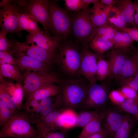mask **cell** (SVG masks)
Returning <instances> with one entry per match:
<instances>
[{
	"instance_id": "obj_1",
	"label": "cell",
	"mask_w": 138,
	"mask_h": 138,
	"mask_svg": "<svg viewBox=\"0 0 138 138\" xmlns=\"http://www.w3.org/2000/svg\"><path fill=\"white\" fill-rule=\"evenodd\" d=\"M82 55V47L78 42L68 37L62 39L55 53L54 63L62 80L81 77L79 72Z\"/></svg>"
},
{
	"instance_id": "obj_2",
	"label": "cell",
	"mask_w": 138,
	"mask_h": 138,
	"mask_svg": "<svg viewBox=\"0 0 138 138\" xmlns=\"http://www.w3.org/2000/svg\"><path fill=\"white\" fill-rule=\"evenodd\" d=\"M89 83L82 77L76 80H62L58 84V95L62 108L74 110L81 109L86 98Z\"/></svg>"
},
{
	"instance_id": "obj_3",
	"label": "cell",
	"mask_w": 138,
	"mask_h": 138,
	"mask_svg": "<svg viewBox=\"0 0 138 138\" xmlns=\"http://www.w3.org/2000/svg\"><path fill=\"white\" fill-rule=\"evenodd\" d=\"M89 9L76 12L67 10L72 20L71 29L68 37L82 47L89 46L95 36L97 28L91 20Z\"/></svg>"
},
{
	"instance_id": "obj_4",
	"label": "cell",
	"mask_w": 138,
	"mask_h": 138,
	"mask_svg": "<svg viewBox=\"0 0 138 138\" xmlns=\"http://www.w3.org/2000/svg\"><path fill=\"white\" fill-rule=\"evenodd\" d=\"M29 116L17 110L10 120L0 130V138H38L36 129Z\"/></svg>"
},
{
	"instance_id": "obj_5",
	"label": "cell",
	"mask_w": 138,
	"mask_h": 138,
	"mask_svg": "<svg viewBox=\"0 0 138 138\" xmlns=\"http://www.w3.org/2000/svg\"><path fill=\"white\" fill-rule=\"evenodd\" d=\"M57 0H49L48 33L62 39L67 37L71 28L72 20L68 12L59 6Z\"/></svg>"
},
{
	"instance_id": "obj_6",
	"label": "cell",
	"mask_w": 138,
	"mask_h": 138,
	"mask_svg": "<svg viewBox=\"0 0 138 138\" xmlns=\"http://www.w3.org/2000/svg\"><path fill=\"white\" fill-rule=\"evenodd\" d=\"M23 75V85L22 88L24 96L26 98L40 88L52 84H58L62 80L59 75L54 72H26Z\"/></svg>"
},
{
	"instance_id": "obj_7",
	"label": "cell",
	"mask_w": 138,
	"mask_h": 138,
	"mask_svg": "<svg viewBox=\"0 0 138 138\" xmlns=\"http://www.w3.org/2000/svg\"><path fill=\"white\" fill-rule=\"evenodd\" d=\"M1 30L16 34L19 37L22 34L18 24V6L16 1L3 0L0 2Z\"/></svg>"
},
{
	"instance_id": "obj_8",
	"label": "cell",
	"mask_w": 138,
	"mask_h": 138,
	"mask_svg": "<svg viewBox=\"0 0 138 138\" xmlns=\"http://www.w3.org/2000/svg\"><path fill=\"white\" fill-rule=\"evenodd\" d=\"M11 50L12 54L22 53L38 60L53 68L55 55L34 44H29L26 42L15 40Z\"/></svg>"
},
{
	"instance_id": "obj_9",
	"label": "cell",
	"mask_w": 138,
	"mask_h": 138,
	"mask_svg": "<svg viewBox=\"0 0 138 138\" xmlns=\"http://www.w3.org/2000/svg\"><path fill=\"white\" fill-rule=\"evenodd\" d=\"M108 95L107 89L103 85L96 83L92 85L89 84L86 98L80 109L100 110L103 109L107 101Z\"/></svg>"
},
{
	"instance_id": "obj_10",
	"label": "cell",
	"mask_w": 138,
	"mask_h": 138,
	"mask_svg": "<svg viewBox=\"0 0 138 138\" xmlns=\"http://www.w3.org/2000/svg\"><path fill=\"white\" fill-rule=\"evenodd\" d=\"M98 55L90 49L89 46L82 47L79 75L80 77L86 78L91 85L96 84L97 81L96 74Z\"/></svg>"
},
{
	"instance_id": "obj_11",
	"label": "cell",
	"mask_w": 138,
	"mask_h": 138,
	"mask_svg": "<svg viewBox=\"0 0 138 138\" xmlns=\"http://www.w3.org/2000/svg\"><path fill=\"white\" fill-rule=\"evenodd\" d=\"M48 0H21L27 12L43 26L44 31L49 33L48 26L49 19Z\"/></svg>"
},
{
	"instance_id": "obj_12",
	"label": "cell",
	"mask_w": 138,
	"mask_h": 138,
	"mask_svg": "<svg viewBox=\"0 0 138 138\" xmlns=\"http://www.w3.org/2000/svg\"><path fill=\"white\" fill-rule=\"evenodd\" d=\"M14 55V64L20 71L43 73L53 72V68L40 61L22 53L12 54Z\"/></svg>"
},
{
	"instance_id": "obj_13",
	"label": "cell",
	"mask_w": 138,
	"mask_h": 138,
	"mask_svg": "<svg viewBox=\"0 0 138 138\" xmlns=\"http://www.w3.org/2000/svg\"><path fill=\"white\" fill-rule=\"evenodd\" d=\"M26 39L25 42L27 44H35L54 55L62 40L41 30L34 33H29Z\"/></svg>"
},
{
	"instance_id": "obj_14",
	"label": "cell",
	"mask_w": 138,
	"mask_h": 138,
	"mask_svg": "<svg viewBox=\"0 0 138 138\" xmlns=\"http://www.w3.org/2000/svg\"><path fill=\"white\" fill-rule=\"evenodd\" d=\"M125 114L115 109L106 110L102 122L101 127L106 132L108 136L113 138L122 123Z\"/></svg>"
},
{
	"instance_id": "obj_15",
	"label": "cell",
	"mask_w": 138,
	"mask_h": 138,
	"mask_svg": "<svg viewBox=\"0 0 138 138\" xmlns=\"http://www.w3.org/2000/svg\"><path fill=\"white\" fill-rule=\"evenodd\" d=\"M18 19L20 31L24 30L29 34L34 33L41 30L37 21L29 14L22 4L20 0L17 1Z\"/></svg>"
},
{
	"instance_id": "obj_16",
	"label": "cell",
	"mask_w": 138,
	"mask_h": 138,
	"mask_svg": "<svg viewBox=\"0 0 138 138\" xmlns=\"http://www.w3.org/2000/svg\"><path fill=\"white\" fill-rule=\"evenodd\" d=\"M127 55L128 53L119 49H113L107 53L106 56L110 70L109 77L118 79Z\"/></svg>"
},
{
	"instance_id": "obj_17",
	"label": "cell",
	"mask_w": 138,
	"mask_h": 138,
	"mask_svg": "<svg viewBox=\"0 0 138 138\" xmlns=\"http://www.w3.org/2000/svg\"><path fill=\"white\" fill-rule=\"evenodd\" d=\"M93 4L89 10L94 24L97 27L109 22L108 18L112 7L105 5L99 1Z\"/></svg>"
},
{
	"instance_id": "obj_18",
	"label": "cell",
	"mask_w": 138,
	"mask_h": 138,
	"mask_svg": "<svg viewBox=\"0 0 138 138\" xmlns=\"http://www.w3.org/2000/svg\"><path fill=\"white\" fill-rule=\"evenodd\" d=\"M114 6L118 10L125 21L126 26L137 27L134 18L135 7L134 2L130 0H115Z\"/></svg>"
},
{
	"instance_id": "obj_19",
	"label": "cell",
	"mask_w": 138,
	"mask_h": 138,
	"mask_svg": "<svg viewBox=\"0 0 138 138\" xmlns=\"http://www.w3.org/2000/svg\"><path fill=\"white\" fill-rule=\"evenodd\" d=\"M77 115L75 110L65 109L55 120L53 125L54 131L59 130L65 132L74 128Z\"/></svg>"
},
{
	"instance_id": "obj_20",
	"label": "cell",
	"mask_w": 138,
	"mask_h": 138,
	"mask_svg": "<svg viewBox=\"0 0 138 138\" xmlns=\"http://www.w3.org/2000/svg\"><path fill=\"white\" fill-rule=\"evenodd\" d=\"M60 92L59 85L52 84L42 87L28 96L26 101L35 100L38 101L47 97L57 96Z\"/></svg>"
},
{
	"instance_id": "obj_21",
	"label": "cell",
	"mask_w": 138,
	"mask_h": 138,
	"mask_svg": "<svg viewBox=\"0 0 138 138\" xmlns=\"http://www.w3.org/2000/svg\"><path fill=\"white\" fill-rule=\"evenodd\" d=\"M106 110H101L98 115L84 127L78 138H87L99 131L102 128L101 123Z\"/></svg>"
},
{
	"instance_id": "obj_22",
	"label": "cell",
	"mask_w": 138,
	"mask_h": 138,
	"mask_svg": "<svg viewBox=\"0 0 138 138\" xmlns=\"http://www.w3.org/2000/svg\"><path fill=\"white\" fill-rule=\"evenodd\" d=\"M138 74V61L133 56L127 55L117 79L119 83Z\"/></svg>"
},
{
	"instance_id": "obj_23",
	"label": "cell",
	"mask_w": 138,
	"mask_h": 138,
	"mask_svg": "<svg viewBox=\"0 0 138 138\" xmlns=\"http://www.w3.org/2000/svg\"><path fill=\"white\" fill-rule=\"evenodd\" d=\"M89 46L90 49L95 53L103 55L109 50L114 49L115 44L104 39L100 36L95 35L89 43Z\"/></svg>"
},
{
	"instance_id": "obj_24",
	"label": "cell",
	"mask_w": 138,
	"mask_h": 138,
	"mask_svg": "<svg viewBox=\"0 0 138 138\" xmlns=\"http://www.w3.org/2000/svg\"><path fill=\"white\" fill-rule=\"evenodd\" d=\"M0 73L3 76L14 80L16 83L21 85L23 82V74H22L19 70L14 65L1 64Z\"/></svg>"
},
{
	"instance_id": "obj_25",
	"label": "cell",
	"mask_w": 138,
	"mask_h": 138,
	"mask_svg": "<svg viewBox=\"0 0 138 138\" xmlns=\"http://www.w3.org/2000/svg\"><path fill=\"white\" fill-rule=\"evenodd\" d=\"M134 123L132 117L129 114H125L122 123L113 138H129Z\"/></svg>"
},
{
	"instance_id": "obj_26",
	"label": "cell",
	"mask_w": 138,
	"mask_h": 138,
	"mask_svg": "<svg viewBox=\"0 0 138 138\" xmlns=\"http://www.w3.org/2000/svg\"><path fill=\"white\" fill-rule=\"evenodd\" d=\"M110 73V68L108 61L103 59V55L98 54L96 74V81L103 82L109 76Z\"/></svg>"
},
{
	"instance_id": "obj_27",
	"label": "cell",
	"mask_w": 138,
	"mask_h": 138,
	"mask_svg": "<svg viewBox=\"0 0 138 138\" xmlns=\"http://www.w3.org/2000/svg\"><path fill=\"white\" fill-rule=\"evenodd\" d=\"M100 110H82L77 114L76 120L74 128H83L94 119L98 115Z\"/></svg>"
},
{
	"instance_id": "obj_28",
	"label": "cell",
	"mask_w": 138,
	"mask_h": 138,
	"mask_svg": "<svg viewBox=\"0 0 138 138\" xmlns=\"http://www.w3.org/2000/svg\"><path fill=\"white\" fill-rule=\"evenodd\" d=\"M0 100L8 107L13 115L18 110L16 99L8 93L3 83L0 84Z\"/></svg>"
},
{
	"instance_id": "obj_29",
	"label": "cell",
	"mask_w": 138,
	"mask_h": 138,
	"mask_svg": "<svg viewBox=\"0 0 138 138\" xmlns=\"http://www.w3.org/2000/svg\"><path fill=\"white\" fill-rule=\"evenodd\" d=\"M65 109L60 108L51 112L44 117L39 118L37 120L46 130L49 131H55L53 129L55 121Z\"/></svg>"
},
{
	"instance_id": "obj_30",
	"label": "cell",
	"mask_w": 138,
	"mask_h": 138,
	"mask_svg": "<svg viewBox=\"0 0 138 138\" xmlns=\"http://www.w3.org/2000/svg\"><path fill=\"white\" fill-rule=\"evenodd\" d=\"M117 106L120 111L138 117V97L126 99L120 105Z\"/></svg>"
},
{
	"instance_id": "obj_31",
	"label": "cell",
	"mask_w": 138,
	"mask_h": 138,
	"mask_svg": "<svg viewBox=\"0 0 138 138\" xmlns=\"http://www.w3.org/2000/svg\"><path fill=\"white\" fill-rule=\"evenodd\" d=\"M36 125L38 138H67L66 132L60 131H49L45 130L41 124L37 122Z\"/></svg>"
},
{
	"instance_id": "obj_32",
	"label": "cell",
	"mask_w": 138,
	"mask_h": 138,
	"mask_svg": "<svg viewBox=\"0 0 138 138\" xmlns=\"http://www.w3.org/2000/svg\"><path fill=\"white\" fill-rule=\"evenodd\" d=\"M95 35L100 36L104 39L110 41L115 44L114 28L109 22L104 25L97 27Z\"/></svg>"
},
{
	"instance_id": "obj_33",
	"label": "cell",
	"mask_w": 138,
	"mask_h": 138,
	"mask_svg": "<svg viewBox=\"0 0 138 138\" xmlns=\"http://www.w3.org/2000/svg\"><path fill=\"white\" fill-rule=\"evenodd\" d=\"M66 9L70 12H76L88 8L84 0H64Z\"/></svg>"
},
{
	"instance_id": "obj_34",
	"label": "cell",
	"mask_w": 138,
	"mask_h": 138,
	"mask_svg": "<svg viewBox=\"0 0 138 138\" xmlns=\"http://www.w3.org/2000/svg\"><path fill=\"white\" fill-rule=\"evenodd\" d=\"M13 114L8 107L0 100V126L5 125L11 119Z\"/></svg>"
},
{
	"instance_id": "obj_35",
	"label": "cell",
	"mask_w": 138,
	"mask_h": 138,
	"mask_svg": "<svg viewBox=\"0 0 138 138\" xmlns=\"http://www.w3.org/2000/svg\"><path fill=\"white\" fill-rule=\"evenodd\" d=\"M111 11L114 13L115 15L112 17H108V19L109 23L118 27H126L125 22L117 8L115 7H113Z\"/></svg>"
},
{
	"instance_id": "obj_36",
	"label": "cell",
	"mask_w": 138,
	"mask_h": 138,
	"mask_svg": "<svg viewBox=\"0 0 138 138\" xmlns=\"http://www.w3.org/2000/svg\"><path fill=\"white\" fill-rule=\"evenodd\" d=\"M61 104L58 95L57 96L56 102L50 106L43 107L39 115V118L47 116L51 112L61 108Z\"/></svg>"
},
{
	"instance_id": "obj_37",
	"label": "cell",
	"mask_w": 138,
	"mask_h": 138,
	"mask_svg": "<svg viewBox=\"0 0 138 138\" xmlns=\"http://www.w3.org/2000/svg\"><path fill=\"white\" fill-rule=\"evenodd\" d=\"M8 33L6 31L1 30L0 32V51H4L12 48L13 41L8 39L6 37Z\"/></svg>"
},
{
	"instance_id": "obj_38",
	"label": "cell",
	"mask_w": 138,
	"mask_h": 138,
	"mask_svg": "<svg viewBox=\"0 0 138 138\" xmlns=\"http://www.w3.org/2000/svg\"><path fill=\"white\" fill-rule=\"evenodd\" d=\"M108 98L117 106L120 105L126 99L118 90H113L111 91L109 94Z\"/></svg>"
},
{
	"instance_id": "obj_39",
	"label": "cell",
	"mask_w": 138,
	"mask_h": 138,
	"mask_svg": "<svg viewBox=\"0 0 138 138\" xmlns=\"http://www.w3.org/2000/svg\"><path fill=\"white\" fill-rule=\"evenodd\" d=\"M15 58L12 54L11 50L9 49L4 51H0V62L1 64H14Z\"/></svg>"
},
{
	"instance_id": "obj_40",
	"label": "cell",
	"mask_w": 138,
	"mask_h": 138,
	"mask_svg": "<svg viewBox=\"0 0 138 138\" xmlns=\"http://www.w3.org/2000/svg\"><path fill=\"white\" fill-rule=\"evenodd\" d=\"M118 90L125 99L134 98L138 97L137 91L129 86H122Z\"/></svg>"
},
{
	"instance_id": "obj_41",
	"label": "cell",
	"mask_w": 138,
	"mask_h": 138,
	"mask_svg": "<svg viewBox=\"0 0 138 138\" xmlns=\"http://www.w3.org/2000/svg\"><path fill=\"white\" fill-rule=\"evenodd\" d=\"M112 25L114 28L126 33L133 41L138 42V28L119 27Z\"/></svg>"
},
{
	"instance_id": "obj_42",
	"label": "cell",
	"mask_w": 138,
	"mask_h": 138,
	"mask_svg": "<svg viewBox=\"0 0 138 138\" xmlns=\"http://www.w3.org/2000/svg\"><path fill=\"white\" fill-rule=\"evenodd\" d=\"M121 32L122 38V50L128 53L129 50L128 48L132 47L133 41L126 33L121 31Z\"/></svg>"
},
{
	"instance_id": "obj_43",
	"label": "cell",
	"mask_w": 138,
	"mask_h": 138,
	"mask_svg": "<svg viewBox=\"0 0 138 138\" xmlns=\"http://www.w3.org/2000/svg\"><path fill=\"white\" fill-rule=\"evenodd\" d=\"M122 86L127 85L138 91V74L123 80L120 83Z\"/></svg>"
},
{
	"instance_id": "obj_44",
	"label": "cell",
	"mask_w": 138,
	"mask_h": 138,
	"mask_svg": "<svg viewBox=\"0 0 138 138\" xmlns=\"http://www.w3.org/2000/svg\"><path fill=\"white\" fill-rule=\"evenodd\" d=\"M114 28V41L115 43L114 49L122 50V35L121 31Z\"/></svg>"
},
{
	"instance_id": "obj_45",
	"label": "cell",
	"mask_w": 138,
	"mask_h": 138,
	"mask_svg": "<svg viewBox=\"0 0 138 138\" xmlns=\"http://www.w3.org/2000/svg\"><path fill=\"white\" fill-rule=\"evenodd\" d=\"M57 95L55 96L47 97L41 100L39 102L40 105L42 107L49 106L52 105L56 101Z\"/></svg>"
},
{
	"instance_id": "obj_46",
	"label": "cell",
	"mask_w": 138,
	"mask_h": 138,
	"mask_svg": "<svg viewBox=\"0 0 138 138\" xmlns=\"http://www.w3.org/2000/svg\"><path fill=\"white\" fill-rule=\"evenodd\" d=\"M107 137L106 132L101 128L99 131L87 138H106Z\"/></svg>"
},
{
	"instance_id": "obj_47",
	"label": "cell",
	"mask_w": 138,
	"mask_h": 138,
	"mask_svg": "<svg viewBox=\"0 0 138 138\" xmlns=\"http://www.w3.org/2000/svg\"><path fill=\"white\" fill-rule=\"evenodd\" d=\"M129 53L138 61V49L132 47L129 50L128 53Z\"/></svg>"
},
{
	"instance_id": "obj_48",
	"label": "cell",
	"mask_w": 138,
	"mask_h": 138,
	"mask_svg": "<svg viewBox=\"0 0 138 138\" xmlns=\"http://www.w3.org/2000/svg\"><path fill=\"white\" fill-rule=\"evenodd\" d=\"M100 1L106 6L114 7L116 4L115 0H101Z\"/></svg>"
},
{
	"instance_id": "obj_49",
	"label": "cell",
	"mask_w": 138,
	"mask_h": 138,
	"mask_svg": "<svg viewBox=\"0 0 138 138\" xmlns=\"http://www.w3.org/2000/svg\"><path fill=\"white\" fill-rule=\"evenodd\" d=\"M132 138H138V131L134 134Z\"/></svg>"
},
{
	"instance_id": "obj_50",
	"label": "cell",
	"mask_w": 138,
	"mask_h": 138,
	"mask_svg": "<svg viewBox=\"0 0 138 138\" xmlns=\"http://www.w3.org/2000/svg\"><path fill=\"white\" fill-rule=\"evenodd\" d=\"M0 138H15V137H1Z\"/></svg>"
},
{
	"instance_id": "obj_51",
	"label": "cell",
	"mask_w": 138,
	"mask_h": 138,
	"mask_svg": "<svg viewBox=\"0 0 138 138\" xmlns=\"http://www.w3.org/2000/svg\"><path fill=\"white\" fill-rule=\"evenodd\" d=\"M137 118H138V117H137Z\"/></svg>"
}]
</instances>
